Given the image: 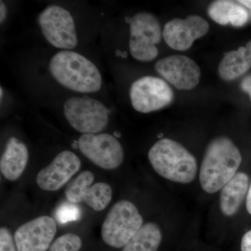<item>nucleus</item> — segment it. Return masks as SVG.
I'll use <instances>...</instances> for the list:
<instances>
[{
    "instance_id": "nucleus-1",
    "label": "nucleus",
    "mask_w": 251,
    "mask_h": 251,
    "mask_svg": "<svg viewBox=\"0 0 251 251\" xmlns=\"http://www.w3.org/2000/svg\"><path fill=\"white\" fill-rule=\"evenodd\" d=\"M240 151L233 142L226 137L212 140L206 148L200 170V182L202 189L214 193L237 174L242 163Z\"/></svg>"
},
{
    "instance_id": "nucleus-2",
    "label": "nucleus",
    "mask_w": 251,
    "mask_h": 251,
    "mask_svg": "<svg viewBox=\"0 0 251 251\" xmlns=\"http://www.w3.org/2000/svg\"><path fill=\"white\" fill-rule=\"evenodd\" d=\"M50 72L60 85L69 90L92 93L100 90L102 77L97 67L84 56L60 51L50 62Z\"/></svg>"
},
{
    "instance_id": "nucleus-3",
    "label": "nucleus",
    "mask_w": 251,
    "mask_h": 251,
    "mask_svg": "<svg viewBox=\"0 0 251 251\" xmlns=\"http://www.w3.org/2000/svg\"><path fill=\"white\" fill-rule=\"evenodd\" d=\"M148 158L154 171L170 181L189 184L197 175L198 163L194 156L181 144L169 138L155 143L149 151Z\"/></svg>"
},
{
    "instance_id": "nucleus-4",
    "label": "nucleus",
    "mask_w": 251,
    "mask_h": 251,
    "mask_svg": "<svg viewBox=\"0 0 251 251\" xmlns=\"http://www.w3.org/2000/svg\"><path fill=\"white\" fill-rule=\"evenodd\" d=\"M143 219L138 208L130 201L122 200L115 203L101 226V237L110 247L122 248L143 226Z\"/></svg>"
},
{
    "instance_id": "nucleus-5",
    "label": "nucleus",
    "mask_w": 251,
    "mask_h": 251,
    "mask_svg": "<svg viewBox=\"0 0 251 251\" xmlns=\"http://www.w3.org/2000/svg\"><path fill=\"white\" fill-rule=\"evenodd\" d=\"M110 111L103 103L88 97H72L64 104L69 125L83 134H96L105 129Z\"/></svg>"
},
{
    "instance_id": "nucleus-6",
    "label": "nucleus",
    "mask_w": 251,
    "mask_h": 251,
    "mask_svg": "<svg viewBox=\"0 0 251 251\" xmlns=\"http://www.w3.org/2000/svg\"><path fill=\"white\" fill-rule=\"evenodd\" d=\"M129 49L137 60L149 62L158 56L156 47L163 32L157 18L149 13L135 14L130 23Z\"/></svg>"
},
{
    "instance_id": "nucleus-7",
    "label": "nucleus",
    "mask_w": 251,
    "mask_h": 251,
    "mask_svg": "<svg viewBox=\"0 0 251 251\" xmlns=\"http://www.w3.org/2000/svg\"><path fill=\"white\" fill-rule=\"evenodd\" d=\"M38 22L44 37L54 47L70 50L77 46L75 23L67 9L56 5L48 6L39 15Z\"/></svg>"
},
{
    "instance_id": "nucleus-8",
    "label": "nucleus",
    "mask_w": 251,
    "mask_h": 251,
    "mask_svg": "<svg viewBox=\"0 0 251 251\" xmlns=\"http://www.w3.org/2000/svg\"><path fill=\"white\" fill-rule=\"evenodd\" d=\"M77 144L81 153L103 169H116L121 166L125 158L121 144L115 137L108 133L83 134Z\"/></svg>"
},
{
    "instance_id": "nucleus-9",
    "label": "nucleus",
    "mask_w": 251,
    "mask_h": 251,
    "mask_svg": "<svg viewBox=\"0 0 251 251\" xmlns=\"http://www.w3.org/2000/svg\"><path fill=\"white\" fill-rule=\"evenodd\" d=\"M130 98L135 110L142 113H149L170 105L174 99V94L163 79L145 76L132 84Z\"/></svg>"
},
{
    "instance_id": "nucleus-10",
    "label": "nucleus",
    "mask_w": 251,
    "mask_h": 251,
    "mask_svg": "<svg viewBox=\"0 0 251 251\" xmlns=\"http://www.w3.org/2000/svg\"><path fill=\"white\" fill-rule=\"evenodd\" d=\"M94 180L92 172H82L66 188L67 201L74 204L85 203L94 211L105 209L112 201L111 186L105 182L96 183L91 186Z\"/></svg>"
},
{
    "instance_id": "nucleus-11",
    "label": "nucleus",
    "mask_w": 251,
    "mask_h": 251,
    "mask_svg": "<svg viewBox=\"0 0 251 251\" xmlns=\"http://www.w3.org/2000/svg\"><path fill=\"white\" fill-rule=\"evenodd\" d=\"M57 232L52 218L41 216L20 226L14 234L18 251H46Z\"/></svg>"
},
{
    "instance_id": "nucleus-12",
    "label": "nucleus",
    "mask_w": 251,
    "mask_h": 251,
    "mask_svg": "<svg viewBox=\"0 0 251 251\" xmlns=\"http://www.w3.org/2000/svg\"><path fill=\"white\" fill-rule=\"evenodd\" d=\"M155 69L165 80L181 90H189L198 85L201 70L192 59L184 55H172L160 59Z\"/></svg>"
},
{
    "instance_id": "nucleus-13",
    "label": "nucleus",
    "mask_w": 251,
    "mask_h": 251,
    "mask_svg": "<svg viewBox=\"0 0 251 251\" xmlns=\"http://www.w3.org/2000/svg\"><path fill=\"white\" fill-rule=\"evenodd\" d=\"M209 29V23L196 15L185 19L175 18L166 23L163 37L171 49L184 51L189 49L196 39L206 35Z\"/></svg>"
},
{
    "instance_id": "nucleus-14",
    "label": "nucleus",
    "mask_w": 251,
    "mask_h": 251,
    "mask_svg": "<svg viewBox=\"0 0 251 251\" xmlns=\"http://www.w3.org/2000/svg\"><path fill=\"white\" fill-rule=\"evenodd\" d=\"M80 166L81 161L77 155L70 151H62L49 166L39 172L36 184L44 191H57L67 184Z\"/></svg>"
},
{
    "instance_id": "nucleus-15",
    "label": "nucleus",
    "mask_w": 251,
    "mask_h": 251,
    "mask_svg": "<svg viewBox=\"0 0 251 251\" xmlns=\"http://www.w3.org/2000/svg\"><path fill=\"white\" fill-rule=\"evenodd\" d=\"M29 158L26 145L12 137L6 144L0 160L1 174L9 181H16L21 177L25 170Z\"/></svg>"
},
{
    "instance_id": "nucleus-16",
    "label": "nucleus",
    "mask_w": 251,
    "mask_h": 251,
    "mask_svg": "<svg viewBox=\"0 0 251 251\" xmlns=\"http://www.w3.org/2000/svg\"><path fill=\"white\" fill-rule=\"evenodd\" d=\"M249 176L244 173H237L221 189L220 208L224 215L233 216L249 191Z\"/></svg>"
},
{
    "instance_id": "nucleus-17",
    "label": "nucleus",
    "mask_w": 251,
    "mask_h": 251,
    "mask_svg": "<svg viewBox=\"0 0 251 251\" xmlns=\"http://www.w3.org/2000/svg\"><path fill=\"white\" fill-rule=\"evenodd\" d=\"M251 68V41L245 47L224 54L219 64V74L223 80H233L245 74Z\"/></svg>"
},
{
    "instance_id": "nucleus-18",
    "label": "nucleus",
    "mask_w": 251,
    "mask_h": 251,
    "mask_svg": "<svg viewBox=\"0 0 251 251\" xmlns=\"http://www.w3.org/2000/svg\"><path fill=\"white\" fill-rule=\"evenodd\" d=\"M161 240V231L158 225L148 223L142 226L122 251H158Z\"/></svg>"
},
{
    "instance_id": "nucleus-19",
    "label": "nucleus",
    "mask_w": 251,
    "mask_h": 251,
    "mask_svg": "<svg viewBox=\"0 0 251 251\" xmlns=\"http://www.w3.org/2000/svg\"><path fill=\"white\" fill-rule=\"evenodd\" d=\"M235 3L227 0H219L211 3L208 9V14L213 21L221 25L229 23V18L231 9Z\"/></svg>"
},
{
    "instance_id": "nucleus-20",
    "label": "nucleus",
    "mask_w": 251,
    "mask_h": 251,
    "mask_svg": "<svg viewBox=\"0 0 251 251\" xmlns=\"http://www.w3.org/2000/svg\"><path fill=\"white\" fill-rule=\"evenodd\" d=\"M82 240L77 234L67 233L57 238L51 244L49 251H79Z\"/></svg>"
},
{
    "instance_id": "nucleus-21",
    "label": "nucleus",
    "mask_w": 251,
    "mask_h": 251,
    "mask_svg": "<svg viewBox=\"0 0 251 251\" xmlns=\"http://www.w3.org/2000/svg\"><path fill=\"white\" fill-rule=\"evenodd\" d=\"M56 218L60 224L76 221L80 219V208L72 202L63 203L56 211Z\"/></svg>"
},
{
    "instance_id": "nucleus-22",
    "label": "nucleus",
    "mask_w": 251,
    "mask_h": 251,
    "mask_svg": "<svg viewBox=\"0 0 251 251\" xmlns=\"http://www.w3.org/2000/svg\"><path fill=\"white\" fill-rule=\"evenodd\" d=\"M248 20L249 14L247 10L235 3L229 14V23L234 27H242L247 23Z\"/></svg>"
},
{
    "instance_id": "nucleus-23",
    "label": "nucleus",
    "mask_w": 251,
    "mask_h": 251,
    "mask_svg": "<svg viewBox=\"0 0 251 251\" xmlns=\"http://www.w3.org/2000/svg\"><path fill=\"white\" fill-rule=\"evenodd\" d=\"M16 242L11 232L6 227L0 229V251H16Z\"/></svg>"
},
{
    "instance_id": "nucleus-24",
    "label": "nucleus",
    "mask_w": 251,
    "mask_h": 251,
    "mask_svg": "<svg viewBox=\"0 0 251 251\" xmlns=\"http://www.w3.org/2000/svg\"><path fill=\"white\" fill-rule=\"evenodd\" d=\"M242 251H251V230L244 234L241 244Z\"/></svg>"
},
{
    "instance_id": "nucleus-25",
    "label": "nucleus",
    "mask_w": 251,
    "mask_h": 251,
    "mask_svg": "<svg viewBox=\"0 0 251 251\" xmlns=\"http://www.w3.org/2000/svg\"><path fill=\"white\" fill-rule=\"evenodd\" d=\"M241 87L244 92L249 94L251 100V75L243 79L242 83H241Z\"/></svg>"
},
{
    "instance_id": "nucleus-26",
    "label": "nucleus",
    "mask_w": 251,
    "mask_h": 251,
    "mask_svg": "<svg viewBox=\"0 0 251 251\" xmlns=\"http://www.w3.org/2000/svg\"><path fill=\"white\" fill-rule=\"evenodd\" d=\"M6 16V7L4 3L1 1L0 4V22L2 23L4 21Z\"/></svg>"
},
{
    "instance_id": "nucleus-27",
    "label": "nucleus",
    "mask_w": 251,
    "mask_h": 251,
    "mask_svg": "<svg viewBox=\"0 0 251 251\" xmlns=\"http://www.w3.org/2000/svg\"><path fill=\"white\" fill-rule=\"evenodd\" d=\"M247 208L248 211L251 214V182L247 193Z\"/></svg>"
},
{
    "instance_id": "nucleus-28",
    "label": "nucleus",
    "mask_w": 251,
    "mask_h": 251,
    "mask_svg": "<svg viewBox=\"0 0 251 251\" xmlns=\"http://www.w3.org/2000/svg\"><path fill=\"white\" fill-rule=\"evenodd\" d=\"M238 2L244 5V6H247L249 9H251V0H240V1H238Z\"/></svg>"
},
{
    "instance_id": "nucleus-29",
    "label": "nucleus",
    "mask_w": 251,
    "mask_h": 251,
    "mask_svg": "<svg viewBox=\"0 0 251 251\" xmlns=\"http://www.w3.org/2000/svg\"><path fill=\"white\" fill-rule=\"evenodd\" d=\"M1 99H2V95H3V90H2V88H1Z\"/></svg>"
}]
</instances>
